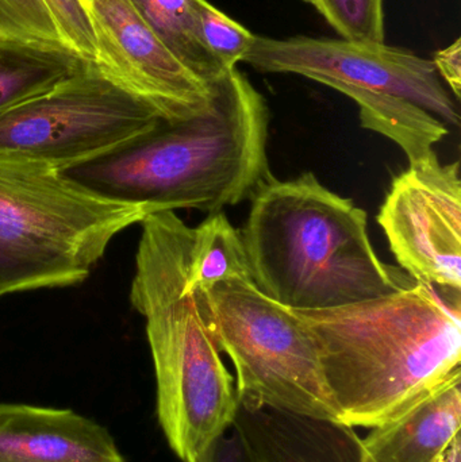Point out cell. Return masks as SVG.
I'll list each match as a JSON object with an SVG mask.
<instances>
[{
	"label": "cell",
	"mask_w": 461,
	"mask_h": 462,
	"mask_svg": "<svg viewBox=\"0 0 461 462\" xmlns=\"http://www.w3.org/2000/svg\"><path fill=\"white\" fill-rule=\"evenodd\" d=\"M270 108L237 67L213 84L210 105L184 119L160 118L113 151L60 173L114 202L152 213L208 216L251 199L268 179Z\"/></svg>",
	"instance_id": "6da1fadb"
},
{
	"label": "cell",
	"mask_w": 461,
	"mask_h": 462,
	"mask_svg": "<svg viewBox=\"0 0 461 462\" xmlns=\"http://www.w3.org/2000/svg\"><path fill=\"white\" fill-rule=\"evenodd\" d=\"M297 314L316 339L340 422L351 428L382 425L460 369V293L416 282Z\"/></svg>",
	"instance_id": "7a4b0ae2"
},
{
	"label": "cell",
	"mask_w": 461,
	"mask_h": 462,
	"mask_svg": "<svg viewBox=\"0 0 461 462\" xmlns=\"http://www.w3.org/2000/svg\"><path fill=\"white\" fill-rule=\"evenodd\" d=\"M240 231L254 287L294 311L336 309L416 284L387 265L368 236L367 211L313 172L270 178L252 195Z\"/></svg>",
	"instance_id": "3957f363"
},
{
	"label": "cell",
	"mask_w": 461,
	"mask_h": 462,
	"mask_svg": "<svg viewBox=\"0 0 461 462\" xmlns=\"http://www.w3.org/2000/svg\"><path fill=\"white\" fill-rule=\"evenodd\" d=\"M130 300L145 318L160 428L183 462L229 430L240 402L208 330L199 291L187 285L192 227L176 211L145 217Z\"/></svg>",
	"instance_id": "277c9868"
},
{
	"label": "cell",
	"mask_w": 461,
	"mask_h": 462,
	"mask_svg": "<svg viewBox=\"0 0 461 462\" xmlns=\"http://www.w3.org/2000/svg\"><path fill=\"white\" fill-rule=\"evenodd\" d=\"M244 62L263 73H290L318 81L359 106L365 129L401 146L409 162L460 126L459 106L432 60L384 43L344 38L254 37Z\"/></svg>",
	"instance_id": "5b68a950"
},
{
	"label": "cell",
	"mask_w": 461,
	"mask_h": 462,
	"mask_svg": "<svg viewBox=\"0 0 461 462\" xmlns=\"http://www.w3.org/2000/svg\"><path fill=\"white\" fill-rule=\"evenodd\" d=\"M149 214L94 194L56 168L0 159V255L34 290L80 284L111 241Z\"/></svg>",
	"instance_id": "8992f818"
},
{
	"label": "cell",
	"mask_w": 461,
	"mask_h": 462,
	"mask_svg": "<svg viewBox=\"0 0 461 462\" xmlns=\"http://www.w3.org/2000/svg\"><path fill=\"white\" fill-rule=\"evenodd\" d=\"M200 298L217 347L235 365L240 404L340 422L316 339L297 311L249 280L221 282Z\"/></svg>",
	"instance_id": "52a82bcc"
},
{
	"label": "cell",
	"mask_w": 461,
	"mask_h": 462,
	"mask_svg": "<svg viewBox=\"0 0 461 462\" xmlns=\"http://www.w3.org/2000/svg\"><path fill=\"white\" fill-rule=\"evenodd\" d=\"M161 116L89 65L0 113V159L62 170L113 151Z\"/></svg>",
	"instance_id": "ba28073f"
},
{
	"label": "cell",
	"mask_w": 461,
	"mask_h": 462,
	"mask_svg": "<svg viewBox=\"0 0 461 462\" xmlns=\"http://www.w3.org/2000/svg\"><path fill=\"white\" fill-rule=\"evenodd\" d=\"M390 249L411 279L446 293L461 291L460 162L436 152L395 176L378 214Z\"/></svg>",
	"instance_id": "9c48e42d"
},
{
	"label": "cell",
	"mask_w": 461,
	"mask_h": 462,
	"mask_svg": "<svg viewBox=\"0 0 461 462\" xmlns=\"http://www.w3.org/2000/svg\"><path fill=\"white\" fill-rule=\"evenodd\" d=\"M88 8L100 72L151 105L162 119L189 118L208 107L213 86L171 53L129 0H99Z\"/></svg>",
	"instance_id": "30bf717a"
},
{
	"label": "cell",
	"mask_w": 461,
	"mask_h": 462,
	"mask_svg": "<svg viewBox=\"0 0 461 462\" xmlns=\"http://www.w3.org/2000/svg\"><path fill=\"white\" fill-rule=\"evenodd\" d=\"M0 462H126L105 426L70 409L0 403Z\"/></svg>",
	"instance_id": "8fae6325"
},
{
	"label": "cell",
	"mask_w": 461,
	"mask_h": 462,
	"mask_svg": "<svg viewBox=\"0 0 461 462\" xmlns=\"http://www.w3.org/2000/svg\"><path fill=\"white\" fill-rule=\"evenodd\" d=\"M461 368L360 441L362 462H440L460 434Z\"/></svg>",
	"instance_id": "7c38bea8"
},
{
	"label": "cell",
	"mask_w": 461,
	"mask_h": 462,
	"mask_svg": "<svg viewBox=\"0 0 461 462\" xmlns=\"http://www.w3.org/2000/svg\"><path fill=\"white\" fill-rule=\"evenodd\" d=\"M233 426L259 462H362L351 426L240 404Z\"/></svg>",
	"instance_id": "4fadbf2b"
},
{
	"label": "cell",
	"mask_w": 461,
	"mask_h": 462,
	"mask_svg": "<svg viewBox=\"0 0 461 462\" xmlns=\"http://www.w3.org/2000/svg\"><path fill=\"white\" fill-rule=\"evenodd\" d=\"M64 45L0 37V113L89 67Z\"/></svg>",
	"instance_id": "5bb4252c"
},
{
	"label": "cell",
	"mask_w": 461,
	"mask_h": 462,
	"mask_svg": "<svg viewBox=\"0 0 461 462\" xmlns=\"http://www.w3.org/2000/svg\"><path fill=\"white\" fill-rule=\"evenodd\" d=\"M235 280L252 282L248 258L240 230L219 211L192 227L187 285L189 290L206 292L217 284Z\"/></svg>",
	"instance_id": "9a60e30c"
},
{
	"label": "cell",
	"mask_w": 461,
	"mask_h": 462,
	"mask_svg": "<svg viewBox=\"0 0 461 462\" xmlns=\"http://www.w3.org/2000/svg\"><path fill=\"white\" fill-rule=\"evenodd\" d=\"M149 29L171 53L207 86H213L227 69L211 56L198 37L191 0H129Z\"/></svg>",
	"instance_id": "2e32d148"
},
{
	"label": "cell",
	"mask_w": 461,
	"mask_h": 462,
	"mask_svg": "<svg viewBox=\"0 0 461 462\" xmlns=\"http://www.w3.org/2000/svg\"><path fill=\"white\" fill-rule=\"evenodd\" d=\"M191 5L198 37L206 51L216 57L225 69L237 67L238 62L245 59L256 35L207 0H191Z\"/></svg>",
	"instance_id": "e0dca14e"
},
{
	"label": "cell",
	"mask_w": 461,
	"mask_h": 462,
	"mask_svg": "<svg viewBox=\"0 0 461 462\" xmlns=\"http://www.w3.org/2000/svg\"><path fill=\"white\" fill-rule=\"evenodd\" d=\"M311 5L344 40L386 42L384 0H313Z\"/></svg>",
	"instance_id": "ac0fdd59"
},
{
	"label": "cell",
	"mask_w": 461,
	"mask_h": 462,
	"mask_svg": "<svg viewBox=\"0 0 461 462\" xmlns=\"http://www.w3.org/2000/svg\"><path fill=\"white\" fill-rule=\"evenodd\" d=\"M65 48L97 65V42L88 5L84 0H42Z\"/></svg>",
	"instance_id": "d6986e66"
},
{
	"label": "cell",
	"mask_w": 461,
	"mask_h": 462,
	"mask_svg": "<svg viewBox=\"0 0 461 462\" xmlns=\"http://www.w3.org/2000/svg\"><path fill=\"white\" fill-rule=\"evenodd\" d=\"M0 37L62 45L42 0H0Z\"/></svg>",
	"instance_id": "ffe728a7"
},
{
	"label": "cell",
	"mask_w": 461,
	"mask_h": 462,
	"mask_svg": "<svg viewBox=\"0 0 461 462\" xmlns=\"http://www.w3.org/2000/svg\"><path fill=\"white\" fill-rule=\"evenodd\" d=\"M195 462H259L240 431L232 426Z\"/></svg>",
	"instance_id": "44dd1931"
},
{
	"label": "cell",
	"mask_w": 461,
	"mask_h": 462,
	"mask_svg": "<svg viewBox=\"0 0 461 462\" xmlns=\"http://www.w3.org/2000/svg\"><path fill=\"white\" fill-rule=\"evenodd\" d=\"M440 75L441 80L448 86L455 99L459 102L461 95V41H455L452 45L436 51L432 60Z\"/></svg>",
	"instance_id": "7402d4cb"
},
{
	"label": "cell",
	"mask_w": 461,
	"mask_h": 462,
	"mask_svg": "<svg viewBox=\"0 0 461 462\" xmlns=\"http://www.w3.org/2000/svg\"><path fill=\"white\" fill-rule=\"evenodd\" d=\"M34 290L32 282L0 255V298L8 293Z\"/></svg>",
	"instance_id": "603a6c76"
},
{
	"label": "cell",
	"mask_w": 461,
	"mask_h": 462,
	"mask_svg": "<svg viewBox=\"0 0 461 462\" xmlns=\"http://www.w3.org/2000/svg\"><path fill=\"white\" fill-rule=\"evenodd\" d=\"M440 462H461V437H456L452 442L451 447L446 450Z\"/></svg>",
	"instance_id": "cb8c5ba5"
},
{
	"label": "cell",
	"mask_w": 461,
	"mask_h": 462,
	"mask_svg": "<svg viewBox=\"0 0 461 462\" xmlns=\"http://www.w3.org/2000/svg\"><path fill=\"white\" fill-rule=\"evenodd\" d=\"M87 5H92V3L99 2V0H84Z\"/></svg>",
	"instance_id": "d4e9b609"
},
{
	"label": "cell",
	"mask_w": 461,
	"mask_h": 462,
	"mask_svg": "<svg viewBox=\"0 0 461 462\" xmlns=\"http://www.w3.org/2000/svg\"><path fill=\"white\" fill-rule=\"evenodd\" d=\"M303 2L309 3V5H313V0H303Z\"/></svg>",
	"instance_id": "484cf974"
}]
</instances>
